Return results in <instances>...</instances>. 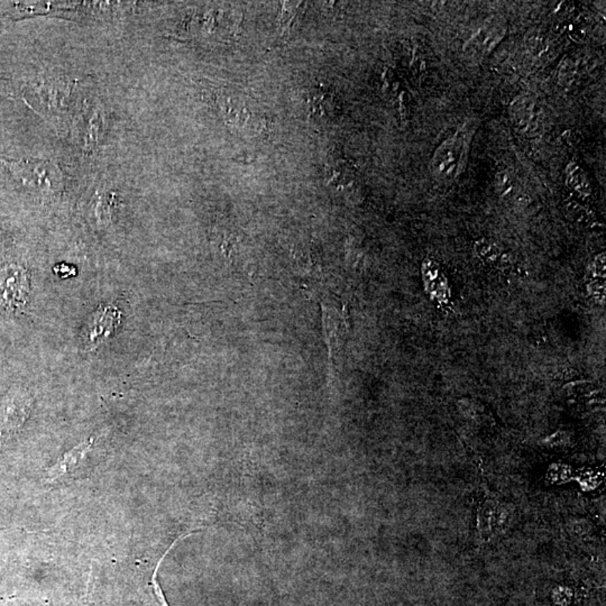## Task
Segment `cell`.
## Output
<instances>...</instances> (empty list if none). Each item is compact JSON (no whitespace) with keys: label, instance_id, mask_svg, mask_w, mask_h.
Returning <instances> with one entry per match:
<instances>
[{"label":"cell","instance_id":"3957f363","mask_svg":"<svg viewBox=\"0 0 606 606\" xmlns=\"http://www.w3.org/2000/svg\"><path fill=\"white\" fill-rule=\"evenodd\" d=\"M32 395L21 387H13L0 402V434L9 436L24 426L32 411Z\"/></svg>","mask_w":606,"mask_h":606},{"label":"cell","instance_id":"7a4b0ae2","mask_svg":"<svg viewBox=\"0 0 606 606\" xmlns=\"http://www.w3.org/2000/svg\"><path fill=\"white\" fill-rule=\"evenodd\" d=\"M122 313L112 303L101 305L88 318L81 331V343L87 352L97 350L116 334L122 325Z\"/></svg>","mask_w":606,"mask_h":606},{"label":"cell","instance_id":"277c9868","mask_svg":"<svg viewBox=\"0 0 606 606\" xmlns=\"http://www.w3.org/2000/svg\"><path fill=\"white\" fill-rule=\"evenodd\" d=\"M31 281L26 268L9 264L0 270V305L9 310L21 309L27 303Z\"/></svg>","mask_w":606,"mask_h":606},{"label":"cell","instance_id":"8992f818","mask_svg":"<svg viewBox=\"0 0 606 606\" xmlns=\"http://www.w3.org/2000/svg\"><path fill=\"white\" fill-rule=\"evenodd\" d=\"M464 136L461 132L446 140L434 154L432 169L438 177H455L464 157Z\"/></svg>","mask_w":606,"mask_h":606},{"label":"cell","instance_id":"9c48e42d","mask_svg":"<svg viewBox=\"0 0 606 606\" xmlns=\"http://www.w3.org/2000/svg\"><path fill=\"white\" fill-rule=\"evenodd\" d=\"M93 439L90 438L87 442H80L79 445L63 454L61 458L58 459V463L48 471V482L58 479V477L64 476L70 471L77 469L78 465L81 463L88 451L93 447Z\"/></svg>","mask_w":606,"mask_h":606},{"label":"cell","instance_id":"7c38bea8","mask_svg":"<svg viewBox=\"0 0 606 606\" xmlns=\"http://www.w3.org/2000/svg\"><path fill=\"white\" fill-rule=\"evenodd\" d=\"M301 7L302 3H283L280 16V26L282 27L283 35L291 33L292 28L299 19Z\"/></svg>","mask_w":606,"mask_h":606},{"label":"cell","instance_id":"30bf717a","mask_svg":"<svg viewBox=\"0 0 606 606\" xmlns=\"http://www.w3.org/2000/svg\"><path fill=\"white\" fill-rule=\"evenodd\" d=\"M103 118L100 113H95L88 124L87 132H85V149L87 152L95 153L98 147L99 137L103 132Z\"/></svg>","mask_w":606,"mask_h":606},{"label":"cell","instance_id":"5bb4252c","mask_svg":"<svg viewBox=\"0 0 606 606\" xmlns=\"http://www.w3.org/2000/svg\"><path fill=\"white\" fill-rule=\"evenodd\" d=\"M315 99H313V110L315 112H318V115H326V116H333V113H334V109H333V106H334V97L333 95L334 93H330L329 89L327 90H320L318 91L315 93Z\"/></svg>","mask_w":606,"mask_h":606},{"label":"cell","instance_id":"6da1fadb","mask_svg":"<svg viewBox=\"0 0 606 606\" xmlns=\"http://www.w3.org/2000/svg\"><path fill=\"white\" fill-rule=\"evenodd\" d=\"M0 162L9 169L21 186L41 194H56L63 187V173L48 160H9L0 155Z\"/></svg>","mask_w":606,"mask_h":606},{"label":"cell","instance_id":"4fadbf2b","mask_svg":"<svg viewBox=\"0 0 606 606\" xmlns=\"http://www.w3.org/2000/svg\"><path fill=\"white\" fill-rule=\"evenodd\" d=\"M115 204H116V196L113 192H107L99 197L95 210V216L100 223H109Z\"/></svg>","mask_w":606,"mask_h":606},{"label":"cell","instance_id":"ba28073f","mask_svg":"<svg viewBox=\"0 0 606 606\" xmlns=\"http://www.w3.org/2000/svg\"><path fill=\"white\" fill-rule=\"evenodd\" d=\"M512 117L518 127L528 136L539 135L541 130L539 108L533 101L527 98H519L511 107Z\"/></svg>","mask_w":606,"mask_h":606},{"label":"cell","instance_id":"9a60e30c","mask_svg":"<svg viewBox=\"0 0 606 606\" xmlns=\"http://www.w3.org/2000/svg\"><path fill=\"white\" fill-rule=\"evenodd\" d=\"M568 180L573 188L576 189V190H582V189H584V191H585L584 186H586L587 183H586L585 177H584V174H583L582 171H580V167H578V165H569Z\"/></svg>","mask_w":606,"mask_h":606},{"label":"cell","instance_id":"5b68a950","mask_svg":"<svg viewBox=\"0 0 606 606\" xmlns=\"http://www.w3.org/2000/svg\"><path fill=\"white\" fill-rule=\"evenodd\" d=\"M511 508L491 495H486L479 506L477 531L483 543L492 539L493 536L503 530Z\"/></svg>","mask_w":606,"mask_h":606},{"label":"cell","instance_id":"52a82bcc","mask_svg":"<svg viewBox=\"0 0 606 606\" xmlns=\"http://www.w3.org/2000/svg\"><path fill=\"white\" fill-rule=\"evenodd\" d=\"M504 34H506V28H504L503 21L498 19H490L469 41L465 46V52L469 58H484L495 46H498V43L503 38Z\"/></svg>","mask_w":606,"mask_h":606},{"label":"cell","instance_id":"8fae6325","mask_svg":"<svg viewBox=\"0 0 606 606\" xmlns=\"http://www.w3.org/2000/svg\"><path fill=\"white\" fill-rule=\"evenodd\" d=\"M326 174L330 184H342L347 180H350L352 173L347 162L336 160L334 163L331 162L326 165Z\"/></svg>","mask_w":606,"mask_h":606}]
</instances>
